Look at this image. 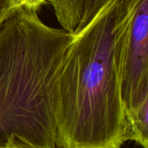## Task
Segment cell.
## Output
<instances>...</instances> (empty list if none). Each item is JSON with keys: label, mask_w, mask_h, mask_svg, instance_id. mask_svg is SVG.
<instances>
[{"label": "cell", "mask_w": 148, "mask_h": 148, "mask_svg": "<svg viewBox=\"0 0 148 148\" xmlns=\"http://www.w3.org/2000/svg\"><path fill=\"white\" fill-rule=\"evenodd\" d=\"M72 37L25 7L0 27V148L11 137L56 148L59 82Z\"/></svg>", "instance_id": "6da1fadb"}, {"label": "cell", "mask_w": 148, "mask_h": 148, "mask_svg": "<svg viewBox=\"0 0 148 148\" xmlns=\"http://www.w3.org/2000/svg\"><path fill=\"white\" fill-rule=\"evenodd\" d=\"M6 148H42L34 147L32 145H29L28 143H25L24 141L20 140L19 139L16 137H11L6 146Z\"/></svg>", "instance_id": "9c48e42d"}, {"label": "cell", "mask_w": 148, "mask_h": 148, "mask_svg": "<svg viewBox=\"0 0 148 148\" xmlns=\"http://www.w3.org/2000/svg\"><path fill=\"white\" fill-rule=\"evenodd\" d=\"M89 0H49L62 29L74 33L84 23Z\"/></svg>", "instance_id": "277c9868"}, {"label": "cell", "mask_w": 148, "mask_h": 148, "mask_svg": "<svg viewBox=\"0 0 148 148\" xmlns=\"http://www.w3.org/2000/svg\"><path fill=\"white\" fill-rule=\"evenodd\" d=\"M5 148H6V147H5Z\"/></svg>", "instance_id": "30bf717a"}, {"label": "cell", "mask_w": 148, "mask_h": 148, "mask_svg": "<svg viewBox=\"0 0 148 148\" xmlns=\"http://www.w3.org/2000/svg\"><path fill=\"white\" fill-rule=\"evenodd\" d=\"M128 140L148 148V101L137 108L124 110V141Z\"/></svg>", "instance_id": "5b68a950"}, {"label": "cell", "mask_w": 148, "mask_h": 148, "mask_svg": "<svg viewBox=\"0 0 148 148\" xmlns=\"http://www.w3.org/2000/svg\"><path fill=\"white\" fill-rule=\"evenodd\" d=\"M108 1L110 0H89L83 25H85L94 16V15Z\"/></svg>", "instance_id": "52a82bcc"}, {"label": "cell", "mask_w": 148, "mask_h": 148, "mask_svg": "<svg viewBox=\"0 0 148 148\" xmlns=\"http://www.w3.org/2000/svg\"><path fill=\"white\" fill-rule=\"evenodd\" d=\"M16 9L12 0H0V27Z\"/></svg>", "instance_id": "8992f818"}, {"label": "cell", "mask_w": 148, "mask_h": 148, "mask_svg": "<svg viewBox=\"0 0 148 148\" xmlns=\"http://www.w3.org/2000/svg\"><path fill=\"white\" fill-rule=\"evenodd\" d=\"M114 54L125 109L148 101V0H117Z\"/></svg>", "instance_id": "3957f363"}, {"label": "cell", "mask_w": 148, "mask_h": 148, "mask_svg": "<svg viewBox=\"0 0 148 148\" xmlns=\"http://www.w3.org/2000/svg\"><path fill=\"white\" fill-rule=\"evenodd\" d=\"M12 1L17 9L21 7H25L36 10H37L42 4L49 2V0H12Z\"/></svg>", "instance_id": "ba28073f"}, {"label": "cell", "mask_w": 148, "mask_h": 148, "mask_svg": "<svg viewBox=\"0 0 148 148\" xmlns=\"http://www.w3.org/2000/svg\"><path fill=\"white\" fill-rule=\"evenodd\" d=\"M117 0L73 33L60 77L56 148H121L124 103L114 54Z\"/></svg>", "instance_id": "7a4b0ae2"}]
</instances>
